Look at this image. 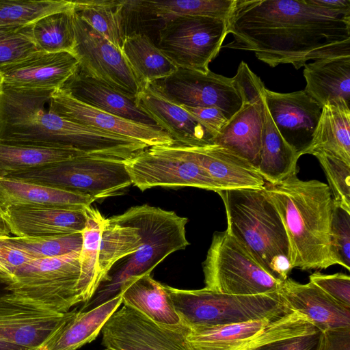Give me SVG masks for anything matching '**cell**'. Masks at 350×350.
I'll list each match as a JSON object with an SVG mask.
<instances>
[{
  "label": "cell",
  "mask_w": 350,
  "mask_h": 350,
  "mask_svg": "<svg viewBox=\"0 0 350 350\" xmlns=\"http://www.w3.org/2000/svg\"><path fill=\"white\" fill-rule=\"evenodd\" d=\"M226 33L233 40L224 48L252 51L271 67L299 69L310 59L350 55V11L310 0H235Z\"/></svg>",
  "instance_id": "6da1fadb"
},
{
  "label": "cell",
  "mask_w": 350,
  "mask_h": 350,
  "mask_svg": "<svg viewBox=\"0 0 350 350\" xmlns=\"http://www.w3.org/2000/svg\"><path fill=\"white\" fill-rule=\"evenodd\" d=\"M294 174L264 189L284 226L292 268L325 269L334 265L330 251L334 200L328 185Z\"/></svg>",
  "instance_id": "7a4b0ae2"
},
{
  "label": "cell",
  "mask_w": 350,
  "mask_h": 350,
  "mask_svg": "<svg viewBox=\"0 0 350 350\" xmlns=\"http://www.w3.org/2000/svg\"><path fill=\"white\" fill-rule=\"evenodd\" d=\"M54 90L18 88L0 82V142L94 151L99 132L46 109Z\"/></svg>",
  "instance_id": "3957f363"
},
{
  "label": "cell",
  "mask_w": 350,
  "mask_h": 350,
  "mask_svg": "<svg viewBox=\"0 0 350 350\" xmlns=\"http://www.w3.org/2000/svg\"><path fill=\"white\" fill-rule=\"evenodd\" d=\"M217 193L224 204L226 230L273 278L281 282L287 279L293 269L287 234L264 188Z\"/></svg>",
  "instance_id": "277c9868"
},
{
  "label": "cell",
  "mask_w": 350,
  "mask_h": 350,
  "mask_svg": "<svg viewBox=\"0 0 350 350\" xmlns=\"http://www.w3.org/2000/svg\"><path fill=\"white\" fill-rule=\"evenodd\" d=\"M109 219L138 228L142 245L116 273L109 275L107 280L99 286L91 299L84 304L82 311L116 296L126 280L151 273L170 254L184 250L189 245L185 230L188 219L172 211L148 204L137 205Z\"/></svg>",
  "instance_id": "5b68a950"
},
{
  "label": "cell",
  "mask_w": 350,
  "mask_h": 350,
  "mask_svg": "<svg viewBox=\"0 0 350 350\" xmlns=\"http://www.w3.org/2000/svg\"><path fill=\"white\" fill-rule=\"evenodd\" d=\"M180 323L187 327L244 323L291 310L278 290L255 295L180 289L164 284Z\"/></svg>",
  "instance_id": "8992f818"
},
{
  "label": "cell",
  "mask_w": 350,
  "mask_h": 350,
  "mask_svg": "<svg viewBox=\"0 0 350 350\" xmlns=\"http://www.w3.org/2000/svg\"><path fill=\"white\" fill-rule=\"evenodd\" d=\"M124 160L85 154L7 178L82 193L96 200L120 195L132 184Z\"/></svg>",
  "instance_id": "52a82bcc"
},
{
  "label": "cell",
  "mask_w": 350,
  "mask_h": 350,
  "mask_svg": "<svg viewBox=\"0 0 350 350\" xmlns=\"http://www.w3.org/2000/svg\"><path fill=\"white\" fill-rule=\"evenodd\" d=\"M202 268L204 288L217 293L265 294L277 291L282 283L226 230L213 234Z\"/></svg>",
  "instance_id": "ba28073f"
},
{
  "label": "cell",
  "mask_w": 350,
  "mask_h": 350,
  "mask_svg": "<svg viewBox=\"0 0 350 350\" xmlns=\"http://www.w3.org/2000/svg\"><path fill=\"white\" fill-rule=\"evenodd\" d=\"M79 253L30 261L17 271L8 290L49 310L69 312L83 303L79 286Z\"/></svg>",
  "instance_id": "9c48e42d"
},
{
  "label": "cell",
  "mask_w": 350,
  "mask_h": 350,
  "mask_svg": "<svg viewBox=\"0 0 350 350\" xmlns=\"http://www.w3.org/2000/svg\"><path fill=\"white\" fill-rule=\"evenodd\" d=\"M187 328L186 340L191 350H254L273 341L319 329L292 310L241 323Z\"/></svg>",
  "instance_id": "30bf717a"
},
{
  "label": "cell",
  "mask_w": 350,
  "mask_h": 350,
  "mask_svg": "<svg viewBox=\"0 0 350 350\" xmlns=\"http://www.w3.org/2000/svg\"><path fill=\"white\" fill-rule=\"evenodd\" d=\"M227 20L181 16L162 24L157 47L178 68L204 74L227 36Z\"/></svg>",
  "instance_id": "8fae6325"
},
{
  "label": "cell",
  "mask_w": 350,
  "mask_h": 350,
  "mask_svg": "<svg viewBox=\"0 0 350 350\" xmlns=\"http://www.w3.org/2000/svg\"><path fill=\"white\" fill-rule=\"evenodd\" d=\"M74 11V10H73ZM73 55L79 70L131 98L141 85L121 50L83 21L74 11Z\"/></svg>",
  "instance_id": "7c38bea8"
},
{
  "label": "cell",
  "mask_w": 350,
  "mask_h": 350,
  "mask_svg": "<svg viewBox=\"0 0 350 350\" xmlns=\"http://www.w3.org/2000/svg\"><path fill=\"white\" fill-rule=\"evenodd\" d=\"M124 166L131 183L141 191L155 187H193L215 192L221 190L201 166L163 146L139 151L124 160Z\"/></svg>",
  "instance_id": "4fadbf2b"
},
{
  "label": "cell",
  "mask_w": 350,
  "mask_h": 350,
  "mask_svg": "<svg viewBox=\"0 0 350 350\" xmlns=\"http://www.w3.org/2000/svg\"><path fill=\"white\" fill-rule=\"evenodd\" d=\"M187 330L182 324L158 323L124 305L103 327L101 344L110 350H191Z\"/></svg>",
  "instance_id": "5bb4252c"
},
{
  "label": "cell",
  "mask_w": 350,
  "mask_h": 350,
  "mask_svg": "<svg viewBox=\"0 0 350 350\" xmlns=\"http://www.w3.org/2000/svg\"><path fill=\"white\" fill-rule=\"evenodd\" d=\"M154 83L176 104L187 107H215L224 113L228 120L243 105L232 78L211 70L204 74L178 68L168 77Z\"/></svg>",
  "instance_id": "9a60e30c"
},
{
  "label": "cell",
  "mask_w": 350,
  "mask_h": 350,
  "mask_svg": "<svg viewBox=\"0 0 350 350\" xmlns=\"http://www.w3.org/2000/svg\"><path fill=\"white\" fill-rule=\"evenodd\" d=\"M76 310L55 312L12 292L0 295V340L38 349Z\"/></svg>",
  "instance_id": "2e32d148"
},
{
  "label": "cell",
  "mask_w": 350,
  "mask_h": 350,
  "mask_svg": "<svg viewBox=\"0 0 350 350\" xmlns=\"http://www.w3.org/2000/svg\"><path fill=\"white\" fill-rule=\"evenodd\" d=\"M48 108L68 120L135 139L148 147L168 146L174 142L159 126L136 122L94 108L75 99L63 89L51 93Z\"/></svg>",
  "instance_id": "e0dca14e"
},
{
  "label": "cell",
  "mask_w": 350,
  "mask_h": 350,
  "mask_svg": "<svg viewBox=\"0 0 350 350\" xmlns=\"http://www.w3.org/2000/svg\"><path fill=\"white\" fill-rule=\"evenodd\" d=\"M265 103L277 129L298 157L311 146L321 107L304 90L278 93L267 88Z\"/></svg>",
  "instance_id": "ac0fdd59"
},
{
  "label": "cell",
  "mask_w": 350,
  "mask_h": 350,
  "mask_svg": "<svg viewBox=\"0 0 350 350\" xmlns=\"http://www.w3.org/2000/svg\"><path fill=\"white\" fill-rule=\"evenodd\" d=\"M163 146L201 166L221 190L260 189L266 183L253 165L222 146L189 147L174 142Z\"/></svg>",
  "instance_id": "d6986e66"
},
{
  "label": "cell",
  "mask_w": 350,
  "mask_h": 350,
  "mask_svg": "<svg viewBox=\"0 0 350 350\" xmlns=\"http://www.w3.org/2000/svg\"><path fill=\"white\" fill-rule=\"evenodd\" d=\"M135 102L174 143L189 147L214 145L213 136L185 109L166 97L154 82L141 86Z\"/></svg>",
  "instance_id": "ffe728a7"
},
{
  "label": "cell",
  "mask_w": 350,
  "mask_h": 350,
  "mask_svg": "<svg viewBox=\"0 0 350 350\" xmlns=\"http://www.w3.org/2000/svg\"><path fill=\"white\" fill-rule=\"evenodd\" d=\"M79 62L68 52L39 51L0 67V82L11 87L57 90L78 70Z\"/></svg>",
  "instance_id": "44dd1931"
},
{
  "label": "cell",
  "mask_w": 350,
  "mask_h": 350,
  "mask_svg": "<svg viewBox=\"0 0 350 350\" xmlns=\"http://www.w3.org/2000/svg\"><path fill=\"white\" fill-rule=\"evenodd\" d=\"M10 233L17 237H44L81 233L84 210L40 206H15L0 213Z\"/></svg>",
  "instance_id": "7402d4cb"
},
{
  "label": "cell",
  "mask_w": 350,
  "mask_h": 350,
  "mask_svg": "<svg viewBox=\"0 0 350 350\" xmlns=\"http://www.w3.org/2000/svg\"><path fill=\"white\" fill-rule=\"evenodd\" d=\"M278 292L291 310L304 316L321 331L350 328V307L338 303L311 282L301 284L288 278Z\"/></svg>",
  "instance_id": "603a6c76"
},
{
  "label": "cell",
  "mask_w": 350,
  "mask_h": 350,
  "mask_svg": "<svg viewBox=\"0 0 350 350\" xmlns=\"http://www.w3.org/2000/svg\"><path fill=\"white\" fill-rule=\"evenodd\" d=\"M95 200L82 193L13 178H0V213L15 206L84 210Z\"/></svg>",
  "instance_id": "cb8c5ba5"
},
{
  "label": "cell",
  "mask_w": 350,
  "mask_h": 350,
  "mask_svg": "<svg viewBox=\"0 0 350 350\" xmlns=\"http://www.w3.org/2000/svg\"><path fill=\"white\" fill-rule=\"evenodd\" d=\"M263 100L264 96L258 102L243 104L213 139L214 144L230 150L256 169L261 148Z\"/></svg>",
  "instance_id": "d4e9b609"
},
{
  "label": "cell",
  "mask_w": 350,
  "mask_h": 350,
  "mask_svg": "<svg viewBox=\"0 0 350 350\" xmlns=\"http://www.w3.org/2000/svg\"><path fill=\"white\" fill-rule=\"evenodd\" d=\"M304 90L322 107L350 104V55L314 60L306 64Z\"/></svg>",
  "instance_id": "484cf974"
},
{
  "label": "cell",
  "mask_w": 350,
  "mask_h": 350,
  "mask_svg": "<svg viewBox=\"0 0 350 350\" xmlns=\"http://www.w3.org/2000/svg\"><path fill=\"white\" fill-rule=\"evenodd\" d=\"M62 89L94 108L136 122L158 126L151 118L137 107L135 99L85 75L79 68Z\"/></svg>",
  "instance_id": "4316f807"
},
{
  "label": "cell",
  "mask_w": 350,
  "mask_h": 350,
  "mask_svg": "<svg viewBox=\"0 0 350 350\" xmlns=\"http://www.w3.org/2000/svg\"><path fill=\"white\" fill-rule=\"evenodd\" d=\"M122 304V297L118 293L88 310H75L38 350H77L92 342Z\"/></svg>",
  "instance_id": "83f0119b"
},
{
  "label": "cell",
  "mask_w": 350,
  "mask_h": 350,
  "mask_svg": "<svg viewBox=\"0 0 350 350\" xmlns=\"http://www.w3.org/2000/svg\"><path fill=\"white\" fill-rule=\"evenodd\" d=\"M119 293L123 305L158 323L181 324L164 284L154 280L150 273L129 279L121 286Z\"/></svg>",
  "instance_id": "f1b7e54d"
},
{
  "label": "cell",
  "mask_w": 350,
  "mask_h": 350,
  "mask_svg": "<svg viewBox=\"0 0 350 350\" xmlns=\"http://www.w3.org/2000/svg\"><path fill=\"white\" fill-rule=\"evenodd\" d=\"M298 156L282 138L263 100V125L258 171L265 183L275 184L297 174Z\"/></svg>",
  "instance_id": "f546056e"
},
{
  "label": "cell",
  "mask_w": 350,
  "mask_h": 350,
  "mask_svg": "<svg viewBox=\"0 0 350 350\" xmlns=\"http://www.w3.org/2000/svg\"><path fill=\"white\" fill-rule=\"evenodd\" d=\"M121 51L141 86L168 77L178 69L145 33L126 34Z\"/></svg>",
  "instance_id": "4dcf8cb0"
},
{
  "label": "cell",
  "mask_w": 350,
  "mask_h": 350,
  "mask_svg": "<svg viewBox=\"0 0 350 350\" xmlns=\"http://www.w3.org/2000/svg\"><path fill=\"white\" fill-rule=\"evenodd\" d=\"M322 150L350 164V108L327 104L322 107L310 147L306 154Z\"/></svg>",
  "instance_id": "1f68e13d"
},
{
  "label": "cell",
  "mask_w": 350,
  "mask_h": 350,
  "mask_svg": "<svg viewBox=\"0 0 350 350\" xmlns=\"http://www.w3.org/2000/svg\"><path fill=\"white\" fill-rule=\"evenodd\" d=\"M85 154H88L72 148L0 142V178L10 177Z\"/></svg>",
  "instance_id": "d6a6232c"
},
{
  "label": "cell",
  "mask_w": 350,
  "mask_h": 350,
  "mask_svg": "<svg viewBox=\"0 0 350 350\" xmlns=\"http://www.w3.org/2000/svg\"><path fill=\"white\" fill-rule=\"evenodd\" d=\"M235 0L126 1L125 9L142 12L163 21L181 16H205L228 20Z\"/></svg>",
  "instance_id": "836d02e7"
},
{
  "label": "cell",
  "mask_w": 350,
  "mask_h": 350,
  "mask_svg": "<svg viewBox=\"0 0 350 350\" xmlns=\"http://www.w3.org/2000/svg\"><path fill=\"white\" fill-rule=\"evenodd\" d=\"M86 223L82 235L79 253L80 277L79 286L85 304L89 301L100 286L98 281V256L102 232L107 218L92 207L84 208Z\"/></svg>",
  "instance_id": "e575fe53"
},
{
  "label": "cell",
  "mask_w": 350,
  "mask_h": 350,
  "mask_svg": "<svg viewBox=\"0 0 350 350\" xmlns=\"http://www.w3.org/2000/svg\"><path fill=\"white\" fill-rule=\"evenodd\" d=\"M75 12L120 50L126 36V0L72 1Z\"/></svg>",
  "instance_id": "d590c367"
},
{
  "label": "cell",
  "mask_w": 350,
  "mask_h": 350,
  "mask_svg": "<svg viewBox=\"0 0 350 350\" xmlns=\"http://www.w3.org/2000/svg\"><path fill=\"white\" fill-rule=\"evenodd\" d=\"M138 228L120 224L107 218L104 226L98 256V281H107L115 264L122 258L135 254L142 246Z\"/></svg>",
  "instance_id": "8d00e7d4"
},
{
  "label": "cell",
  "mask_w": 350,
  "mask_h": 350,
  "mask_svg": "<svg viewBox=\"0 0 350 350\" xmlns=\"http://www.w3.org/2000/svg\"><path fill=\"white\" fill-rule=\"evenodd\" d=\"M33 34L36 45L42 51L73 54L75 44L73 10L39 19L33 25Z\"/></svg>",
  "instance_id": "74e56055"
},
{
  "label": "cell",
  "mask_w": 350,
  "mask_h": 350,
  "mask_svg": "<svg viewBox=\"0 0 350 350\" xmlns=\"http://www.w3.org/2000/svg\"><path fill=\"white\" fill-rule=\"evenodd\" d=\"M72 10V1L0 0V27L31 25L47 15Z\"/></svg>",
  "instance_id": "f35d334b"
},
{
  "label": "cell",
  "mask_w": 350,
  "mask_h": 350,
  "mask_svg": "<svg viewBox=\"0 0 350 350\" xmlns=\"http://www.w3.org/2000/svg\"><path fill=\"white\" fill-rule=\"evenodd\" d=\"M14 243L35 259L63 256L80 252L81 233L44 237H12Z\"/></svg>",
  "instance_id": "ab89813d"
},
{
  "label": "cell",
  "mask_w": 350,
  "mask_h": 350,
  "mask_svg": "<svg viewBox=\"0 0 350 350\" xmlns=\"http://www.w3.org/2000/svg\"><path fill=\"white\" fill-rule=\"evenodd\" d=\"M33 25L0 27V67L42 51L35 42Z\"/></svg>",
  "instance_id": "60d3db41"
},
{
  "label": "cell",
  "mask_w": 350,
  "mask_h": 350,
  "mask_svg": "<svg viewBox=\"0 0 350 350\" xmlns=\"http://www.w3.org/2000/svg\"><path fill=\"white\" fill-rule=\"evenodd\" d=\"M319 160L335 202L350 212V164L322 150L312 152Z\"/></svg>",
  "instance_id": "b9f144b4"
},
{
  "label": "cell",
  "mask_w": 350,
  "mask_h": 350,
  "mask_svg": "<svg viewBox=\"0 0 350 350\" xmlns=\"http://www.w3.org/2000/svg\"><path fill=\"white\" fill-rule=\"evenodd\" d=\"M330 251L334 265L350 270V212L334 201Z\"/></svg>",
  "instance_id": "7bdbcfd3"
},
{
  "label": "cell",
  "mask_w": 350,
  "mask_h": 350,
  "mask_svg": "<svg viewBox=\"0 0 350 350\" xmlns=\"http://www.w3.org/2000/svg\"><path fill=\"white\" fill-rule=\"evenodd\" d=\"M18 247L12 236H0V281L9 285L21 267L34 260Z\"/></svg>",
  "instance_id": "ee69618b"
},
{
  "label": "cell",
  "mask_w": 350,
  "mask_h": 350,
  "mask_svg": "<svg viewBox=\"0 0 350 350\" xmlns=\"http://www.w3.org/2000/svg\"><path fill=\"white\" fill-rule=\"evenodd\" d=\"M232 80L243 104L256 103L263 98L266 88L245 62H241L239 64Z\"/></svg>",
  "instance_id": "f6af8a7d"
},
{
  "label": "cell",
  "mask_w": 350,
  "mask_h": 350,
  "mask_svg": "<svg viewBox=\"0 0 350 350\" xmlns=\"http://www.w3.org/2000/svg\"><path fill=\"white\" fill-rule=\"evenodd\" d=\"M317 285L338 303L350 307V277L342 273L323 274L315 271L309 276Z\"/></svg>",
  "instance_id": "bcb514c9"
},
{
  "label": "cell",
  "mask_w": 350,
  "mask_h": 350,
  "mask_svg": "<svg viewBox=\"0 0 350 350\" xmlns=\"http://www.w3.org/2000/svg\"><path fill=\"white\" fill-rule=\"evenodd\" d=\"M323 332L317 329L299 336L282 338L254 350H319Z\"/></svg>",
  "instance_id": "7dc6e473"
},
{
  "label": "cell",
  "mask_w": 350,
  "mask_h": 350,
  "mask_svg": "<svg viewBox=\"0 0 350 350\" xmlns=\"http://www.w3.org/2000/svg\"><path fill=\"white\" fill-rule=\"evenodd\" d=\"M214 137L228 122L224 113L215 107L181 106Z\"/></svg>",
  "instance_id": "c3c4849f"
},
{
  "label": "cell",
  "mask_w": 350,
  "mask_h": 350,
  "mask_svg": "<svg viewBox=\"0 0 350 350\" xmlns=\"http://www.w3.org/2000/svg\"><path fill=\"white\" fill-rule=\"evenodd\" d=\"M319 350H350V328L323 332Z\"/></svg>",
  "instance_id": "681fc988"
},
{
  "label": "cell",
  "mask_w": 350,
  "mask_h": 350,
  "mask_svg": "<svg viewBox=\"0 0 350 350\" xmlns=\"http://www.w3.org/2000/svg\"><path fill=\"white\" fill-rule=\"evenodd\" d=\"M312 3L323 8L337 10L350 11V0H310Z\"/></svg>",
  "instance_id": "f907efd6"
},
{
  "label": "cell",
  "mask_w": 350,
  "mask_h": 350,
  "mask_svg": "<svg viewBox=\"0 0 350 350\" xmlns=\"http://www.w3.org/2000/svg\"><path fill=\"white\" fill-rule=\"evenodd\" d=\"M0 350H31L12 343L0 340Z\"/></svg>",
  "instance_id": "816d5d0a"
},
{
  "label": "cell",
  "mask_w": 350,
  "mask_h": 350,
  "mask_svg": "<svg viewBox=\"0 0 350 350\" xmlns=\"http://www.w3.org/2000/svg\"><path fill=\"white\" fill-rule=\"evenodd\" d=\"M10 232L3 224V222L0 219V236H8L10 235Z\"/></svg>",
  "instance_id": "f5cc1de1"
},
{
  "label": "cell",
  "mask_w": 350,
  "mask_h": 350,
  "mask_svg": "<svg viewBox=\"0 0 350 350\" xmlns=\"http://www.w3.org/2000/svg\"><path fill=\"white\" fill-rule=\"evenodd\" d=\"M8 284L0 281V295L10 292L8 290Z\"/></svg>",
  "instance_id": "db71d44e"
},
{
  "label": "cell",
  "mask_w": 350,
  "mask_h": 350,
  "mask_svg": "<svg viewBox=\"0 0 350 350\" xmlns=\"http://www.w3.org/2000/svg\"><path fill=\"white\" fill-rule=\"evenodd\" d=\"M104 350H110V349H105Z\"/></svg>",
  "instance_id": "11a10c76"
}]
</instances>
